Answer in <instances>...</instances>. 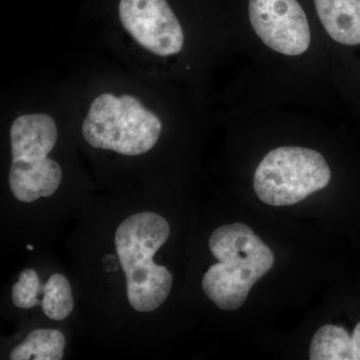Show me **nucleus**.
Segmentation results:
<instances>
[{"label":"nucleus","mask_w":360,"mask_h":360,"mask_svg":"<svg viewBox=\"0 0 360 360\" xmlns=\"http://www.w3.org/2000/svg\"><path fill=\"white\" fill-rule=\"evenodd\" d=\"M210 250L219 262L203 276L205 295L220 309H240L251 288L274 266V252L245 224L215 229Z\"/></svg>","instance_id":"1"},{"label":"nucleus","mask_w":360,"mask_h":360,"mask_svg":"<svg viewBox=\"0 0 360 360\" xmlns=\"http://www.w3.org/2000/svg\"><path fill=\"white\" fill-rule=\"evenodd\" d=\"M169 234L167 220L155 212L135 213L116 229L115 248L127 277V298L136 311L158 309L172 290V274L153 262Z\"/></svg>","instance_id":"2"},{"label":"nucleus","mask_w":360,"mask_h":360,"mask_svg":"<svg viewBox=\"0 0 360 360\" xmlns=\"http://www.w3.org/2000/svg\"><path fill=\"white\" fill-rule=\"evenodd\" d=\"M162 132V122L139 97L103 92L94 99L82 123L91 148L127 156L148 153Z\"/></svg>","instance_id":"3"},{"label":"nucleus","mask_w":360,"mask_h":360,"mask_svg":"<svg viewBox=\"0 0 360 360\" xmlns=\"http://www.w3.org/2000/svg\"><path fill=\"white\" fill-rule=\"evenodd\" d=\"M58 139V125L46 113H30L14 120L8 182L16 200L33 202L58 191L63 170L58 162L49 158Z\"/></svg>","instance_id":"4"},{"label":"nucleus","mask_w":360,"mask_h":360,"mask_svg":"<svg viewBox=\"0 0 360 360\" xmlns=\"http://www.w3.org/2000/svg\"><path fill=\"white\" fill-rule=\"evenodd\" d=\"M330 179V167L319 151L283 146L272 149L260 161L253 176V188L262 202L288 206L326 188Z\"/></svg>","instance_id":"5"},{"label":"nucleus","mask_w":360,"mask_h":360,"mask_svg":"<svg viewBox=\"0 0 360 360\" xmlns=\"http://www.w3.org/2000/svg\"><path fill=\"white\" fill-rule=\"evenodd\" d=\"M309 359L360 360V322L355 326L352 335L343 326H321L312 338Z\"/></svg>","instance_id":"6"},{"label":"nucleus","mask_w":360,"mask_h":360,"mask_svg":"<svg viewBox=\"0 0 360 360\" xmlns=\"http://www.w3.org/2000/svg\"><path fill=\"white\" fill-rule=\"evenodd\" d=\"M65 338L56 329H37L13 348L11 360H60L65 354Z\"/></svg>","instance_id":"7"},{"label":"nucleus","mask_w":360,"mask_h":360,"mask_svg":"<svg viewBox=\"0 0 360 360\" xmlns=\"http://www.w3.org/2000/svg\"><path fill=\"white\" fill-rule=\"evenodd\" d=\"M42 295V310L49 319L61 321L70 316L75 307V300L70 281L65 276L52 274L44 285Z\"/></svg>","instance_id":"8"},{"label":"nucleus","mask_w":360,"mask_h":360,"mask_svg":"<svg viewBox=\"0 0 360 360\" xmlns=\"http://www.w3.org/2000/svg\"><path fill=\"white\" fill-rule=\"evenodd\" d=\"M44 286L40 283L39 274L35 270L27 269L21 272L18 281L14 284L11 298L13 304L20 309H28L41 304L39 295Z\"/></svg>","instance_id":"9"},{"label":"nucleus","mask_w":360,"mask_h":360,"mask_svg":"<svg viewBox=\"0 0 360 360\" xmlns=\"http://www.w3.org/2000/svg\"><path fill=\"white\" fill-rule=\"evenodd\" d=\"M26 248H27V250H33V246L32 245H28L27 246H26Z\"/></svg>","instance_id":"10"}]
</instances>
